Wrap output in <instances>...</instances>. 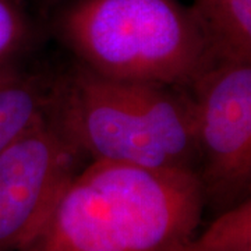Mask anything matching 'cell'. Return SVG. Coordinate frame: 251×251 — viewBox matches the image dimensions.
<instances>
[{
    "mask_svg": "<svg viewBox=\"0 0 251 251\" xmlns=\"http://www.w3.org/2000/svg\"><path fill=\"white\" fill-rule=\"evenodd\" d=\"M205 209L193 172L91 161L21 251H180Z\"/></svg>",
    "mask_w": 251,
    "mask_h": 251,
    "instance_id": "obj_1",
    "label": "cell"
},
{
    "mask_svg": "<svg viewBox=\"0 0 251 251\" xmlns=\"http://www.w3.org/2000/svg\"><path fill=\"white\" fill-rule=\"evenodd\" d=\"M46 110L90 162L197 175L194 102L187 88L109 78L75 63L50 82Z\"/></svg>",
    "mask_w": 251,
    "mask_h": 251,
    "instance_id": "obj_2",
    "label": "cell"
},
{
    "mask_svg": "<svg viewBox=\"0 0 251 251\" xmlns=\"http://www.w3.org/2000/svg\"><path fill=\"white\" fill-rule=\"evenodd\" d=\"M54 28L77 63L109 78L190 90L215 66L181 0H73Z\"/></svg>",
    "mask_w": 251,
    "mask_h": 251,
    "instance_id": "obj_3",
    "label": "cell"
},
{
    "mask_svg": "<svg viewBox=\"0 0 251 251\" xmlns=\"http://www.w3.org/2000/svg\"><path fill=\"white\" fill-rule=\"evenodd\" d=\"M88 162L46 109L0 151V251H21L38 239Z\"/></svg>",
    "mask_w": 251,
    "mask_h": 251,
    "instance_id": "obj_4",
    "label": "cell"
},
{
    "mask_svg": "<svg viewBox=\"0 0 251 251\" xmlns=\"http://www.w3.org/2000/svg\"><path fill=\"white\" fill-rule=\"evenodd\" d=\"M197 177L216 214L251 191V62L219 63L191 87Z\"/></svg>",
    "mask_w": 251,
    "mask_h": 251,
    "instance_id": "obj_5",
    "label": "cell"
},
{
    "mask_svg": "<svg viewBox=\"0 0 251 251\" xmlns=\"http://www.w3.org/2000/svg\"><path fill=\"white\" fill-rule=\"evenodd\" d=\"M190 7L215 64L251 62V0H193Z\"/></svg>",
    "mask_w": 251,
    "mask_h": 251,
    "instance_id": "obj_6",
    "label": "cell"
},
{
    "mask_svg": "<svg viewBox=\"0 0 251 251\" xmlns=\"http://www.w3.org/2000/svg\"><path fill=\"white\" fill-rule=\"evenodd\" d=\"M49 87L20 67L0 73V151L45 112Z\"/></svg>",
    "mask_w": 251,
    "mask_h": 251,
    "instance_id": "obj_7",
    "label": "cell"
},
{
    "mask_svg": "<svg viewBox=\"0 0 251 251\" xmlns=\"http://www.w3.org/2000/svg\"><path fill=\"white\" fill-rule=\"evenodd\" d=\"M193 240L211 251H251V198L219 212Z\"/></svg>",
    "mask_w": 251,
    "mask_h": 251,
    "instance_id": "obj_8",
    "label": "cell"
},
{
    "mask_svg": "<svg viewBox=\"0 0 251 251\" xmlns=\"http://www.w3.org/2000/svg\"><path fill=\"white\" fill-rule=\"evenodd\" d=\"M32 39V23L17 0H0V73L20 67Z\"/></svg>",
    "mask_w": 251,
    "mask_h": 251,
    "instance_id": "obj_9",
    "label": "cell"
},
{
    "mask_svg": "<svg viewBox=\"0 0 251 251\" xmlns=\"http://www.w3.org/2000/svg\"><path fill=\"white\" fill-rule=\"evenodd\" d=\"M180 251H211V250H208V249H205V247H201V246H198L197 243L194 242V240H191L186 247H183Z\"/></svg>",
    "mask_w": 251,
    "mask_h": 251,
    "instance_id": "obj_10",
    "label": "cell"
}]
</instances>
